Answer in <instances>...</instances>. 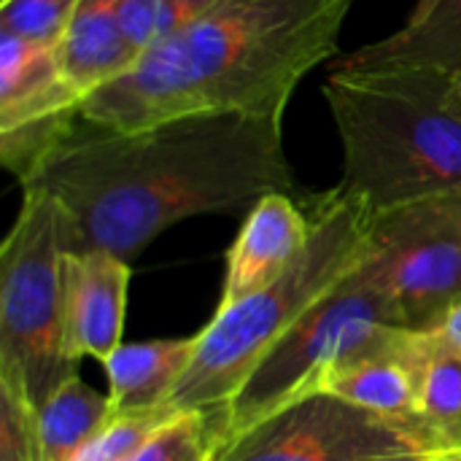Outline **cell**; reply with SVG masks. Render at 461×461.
Segmentation results:
<instances>
[{"mask_svg": "<svg viewBox=\"0 0 461 461\" xmlns=\"http://www.w3.org/2000/svg\"><path fill=\"white\" fill-rule=\"evenodd\" d=\"M22 189L51 194L73 251L132 262L173 224L205 213H249L292 194L284 116L205 111L135 130H95L65 143Z\"/></svg>", "mask_w": 461, "mask_h": 461, "instance_id": "obj_1", "label": "cell"}, {"mask_svg": "<svg viewBox=\"0 0 461 461\" xmlns=\"http://www.w3.org/2000/svg\"><path fill=\"white\" fill-rule=\"evenodd\" d=\"M354 0H221L184 32L146 49L81 103L95 130L246 111L284 116L297 84L338 51Z\"/></svg>", "mask_w": 461, "mask_h": 461, "instance_id": "obj_2", "label": "cell"}, {"mask_svg": "<svg viewBox=\"0 0 461 461\" xmlns=\"http://www.w3.org/2000/svg\"><path fill=\"white\" fill-rule=\"evenodd\" d=\"M324 97L340 143V189L370 216L461 192V89L421 65H335Z\"/></svg>", "mask_w": 461, "mask_h": 461, "instance_id": "obj_3", "label": "cell"}, {"mask_svg": "<svg viewBox=\"0 0 461 461\" xmlns=\"http://www.w3.org/2000/svg\"><path fill=\"white\" fill-rule=\"evenodd\" d=\"M308 211L313 232L303 254L270 286L216 308L197 332L192 365L165 400V413L216 411L221 416L254 367L362 262L370 211L359 200L338 186L313 197Z\"/></svg>", "mask_w": 461, "mask_h": 461, "instance_id": "obj_4", "label": "cell"}, {"mask_svg": "<svg viewBox=\"0 0 461 461\" xmlns=\"http://www.w3.org/2000/svg\"><path fill=\"white\" fill-rule=\"evenodd\" d=\"M70 251L62 205L41 189H24L0 249V386L27 397L35 411L78 367L65 319Z\"/></svg>", "mask_w": 461, "mask_h": 461, "instance_id": "obj_5", "label": "cell"}, {"mask_svg": "<svg viewBox=\"0 0 461 461\" xmlns=\"http://www.w3.org/2000/svg\"><path fill=\"white\" fill-rule=\"evenodd\" d=\"M367 251V249H365ZM405 332L389 292L362 262L246 378L221 411V446L278 408L316 394L338 367L394 346Z\"/></svg>", "mask_w": 461, "mask_h": 461, "instance_id": "obj_6", "label": "cell"}, {"mask_svg": "<svg viewBox=\"0 0 461 461\" xmlns=\"http://www.w3.org/2000/svg\"><path fill=\"white\" fill-rule=\"evenodd\" d=\"M365 267L411 332L432 330L461 303V192L370 216Z\"/></svg>", "mask_w": 461, "mask_h": 461, "instance_id": "obj_7", "label": "cell"}, {"mask_svg": "<svg viewBox=\"0 0 461 461\" xmlns=\"http://www.w3.org/2000/svg\"><path fill=\"white\" fill-rule=\"evenodd\" d=\"M424 438L332 394L294 400L249 427L216 461H429Z\"/></svg>", "mask_w": 461, "mask_h": 461, "instance_id": "obj_8", "label": "cell"}, {"mask_svg": "<svg viewBox=\"0 0 461 461\" xmlns=\"http://www.w3.org/2000/svg\"><path fill=\"white\" fill-rule=\"evenodd\" d=\"M81 103L59 49L0 30V159L22 186L76 138Z\"/></svg>", "mask_w": 461, "mask_h": 461, "instance_id": "obj_9", "label": "cell"}, {"mask_svg": "<svg viewBox=\"0 0 461 461\" xmlns=\"http://www.w3.org/2000/svg\"><path fill=\"white\" fill-rule=\"evenodd\" d=\"M311 232V211L297 205L292 194L276 192L262 197L246 213L240 232L227 251L219 308L235 305L284 276L308 246Z\"/></svg>", "mask_w": 461, "mask_h": 461, "instance_id": "obj_10", "label": "cell"}, {"mask_svg": "<svg viewBox=\"0 0 461 461\" xmlns=\"http://www.w3.org/2000/svg\"><path fill=\"white\" fill-rule=\"evenodd\" d=\"M132 267L108 251H70L65 259V319L78 359L105 362L124 332Z\"/></svg>", "mask_w": 461, "mask_h": 461, "instance_id": "obj_11", "label": "cell"}, {"mask_svg": "<svg viewBox=\"0 0 461 461\" xmlns=\"http://www.w3.org/2000/svg\"><path fill=\"white\" fill-rule=\"evenodd\" d=\"M413 335L416 332H405L394 346L338 367L324 378L316 394L340 397L419 432V373L413 359Z\"/></svg>", "mask_w": 461, "mask_h": 461, "instance_id": "obj_12", "label": "cell"}, {"mask_svg": "<svg viewBox=\"0 0 461 461\" xmlns=\"http://www.w3.org/2000/svg\"><path fill=\"white\" fill-rule=\"evenodd\" d=\"M59 62L68 81L84 100L100 86L122 78L138 62V51L122 30L119 0L78 3L59 43Z\"/></svg>", "mask_w": 461, "mask_h": 461, "instance_id": "obj_13", "label": "cell"}, {"mask_svg": "<svg viewBox=\"0 0 461 461\" xmlns=\"http://www.w3.org/2000/svg\"><path fill=\"white\" fill-rule=\"evenodd\" d=\"M194 348L197 332L189 338L122 343L103 362L113 413L159 411L192 365Z\"/></svg>", "mask_w": 461, "mask_h": 461, "instance_id": "obj_14", "label": "cell"}, {"mask_svg": "<svg viewBox=\"0 0 461 461\" xmlns=\"http://www.w3.org/2000/svg\"><path fill=\"white\" fill-rule=\"evenodd\" d=\"M338 65H421L461 76V0H438L419 19L370 46L351 51Z\"/></svg>", "mask_w": 461, "mask_h": 461, "instance_id": "obj_15", "label": "cell"}, {"mask_svg": "<svg viewBox=\"0 0 461 461\" xmlns=\"http://www.w3.org/2000/svg\"><path fill=\"white\" fill-rule=\"evenodd\" d=\"M413 359L419 373L416 427L421 438L435 454L461 448V357L416 332Z\"/></svg>", "mask_w": 461, "mask_h": 461, "instance_id": "obj_16", "label": "cell"}, {"mask_svg": "<svg viewBox=\"0 0 461 461\" xmlns=\"http://www.w3.org/2000/svg\"><path fill=\"white\" fill-rule=\"evenodd\" d=\"M113 416L108 394L70 375L38 411V454L41 461H70Z\"/></svg>", "mask_w": 461, "mask_h": 461, "instance_id": "obj_17", "label": "cell"}, {"mask_svg": "<svg viewBox=\"0 0 461 461\" xmlns=\"http://www.w3.org/2000/svg\"><path fill=\"white\" fill-rule=\"evenodd\" d=\"M219 451V413L181 411L162 421L127 461H216Z\"/></svg>", "mask_w": 461, "mask_h": 461, "instance_id": "obj_18", "label": "cell"}, {"mask_svg": "<svg viewBox=\"0 0 461 461\" xmlns=\"http://www.w3.org/2000/svg\"><path fill=\"white\" fill-rule=\"evenodd\" d=\"M81 0H3L0 30L30 43L59 49Z\"/></svg>", "mask_w": 461, "mask_h": 461, "instance_id": "obj_19", "label": "cell"}, {"mask_svg": "<svg viewBox=\"0 0 461 461\" xmlns=\"http://www.w3.org/2000/svg\"><path fill=\"white\" fill-rule=\"evenodd\" d=\"M167 419L170 413H165L162 408L140 413H113L111 421L70 461H127Z\"/></svg>", "mask_w": 461, "mask_h": 461, "instance_id": "obj_20", "label": "cell"}, {"mask_svg": "<svg viewBox=\"0 0 461 461\" xmlns=\"http://www.w3.org/2000/svg\"><path fill=\"white\" fill-rule=\"evenodd\" d=\"M0 461H41L35 408L8 386H0Z\"/></svg>", "mask_w": 461, "mask_h": 461, "instance_id": "obj_21", "label": "cell"}, {"mask_svg": "<svg viewBox=\"0 0 461 461\" xmlns=\"http://www.w3.org/2000/svg\"><path fill=\"white\" fill-rule=\"evenodd\" d=\"M221 0H159V11H157V27H154V43L173 38L178 32H184L186 27H192L194 22H200L203 16H208ZM151 43V46H154ZM149 46V49H151Z\"/></svg>", "mask_w": 461, "mask_h": 461, "instance_id": "obj_22", "label": "cell"}, {"mask_svg": "<svg viewBox=\"0 0 461 461\" xmlns=\"http://www.w3.org/2000/svg\"><path fill=\"white\" fill-rule=\"evenodd\" d=\"M157 11H159V0H119L122 30H124L130 46L138 51V59L154 43Z\"/></svg>", "mask_w": 461, "mask_h": 461, "instance_id": "obj_23", "label": "cell"}, {"mask_svg": "<svg viewBox=\"0 0 461 461\" xmlns=\"http://www.w3.org/2000/svg\"><path fill=\"white\" fill-rule=\"evenodd\" d=\"M435 346L461 357V303H456L432 330L424 332Z\"/></svg>", "mask_w": 461, "mask_h": 461, "instance_id": "obj_24", "label": "cell"}, {"mask_svg": "<svg viewBox=\"0 0 461 461\" xmlns=\"http://www.w3.org/2000/svg\"><path fill=\"white\" fill-rule=\"evenodd\" d=\"M435 3H438V0H419V3H416V8L411 11V16H408V19H419V16H421V14H427V11H429Z\"/></svg>", "mask_w": 461, "mask_h": 461, "instance_id": "obj_25", "label": "cell"}, {"mask_svg": "<svg viewBox=\"0 0 461 461\" xmlns=\"http://www.w3.org/2000/svg\"><path fill=\"white\" fill-rule=\"evenodd\" d=\"M456 81H459V89H461V76H456Z\"/></svg>", "mask_w": 461, "mask_h": 461, "instance_id": "obj_26", "label": "cell"}]
</instances>
